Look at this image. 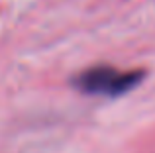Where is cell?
I'll use <instances>...</instances> for the list:
<instances>
[{
    "label": "cell",
    "instance_id": "1",
    "mask_svg": "<svg viewBox=\"0 0 155 153\" xmlns=\"http://www.w3.org/2000/svg\"><path fill=\"white\" fill-rule=\"evenodd\" d=\"M145 71L132 69L122 71L112 65H94L84 69L73 79V86L83 94L91 96H106V98H118L126 92L134 90L143 80Z\"/></svg>",
    "mask_w": 155,
    "mask_h": 153
}]
</instances>
